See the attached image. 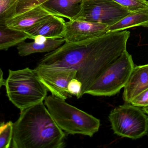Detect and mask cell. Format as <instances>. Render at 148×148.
I'll list each match as a JSON object with an SVG mask.
<instances>
[{"label": "cell", "instance_id": "603a6c76", "mask_svg": "<svg viewBox=\"0 0 148 148\" xmlns=\"http://www.w3.org/2000/svg\"><path fill=\"white\" fill-rule=\"evenodd\" d=\"M5 81V80L3 79V72L1 69L0 67V89H1V87L3 85L4 86Z\"/></svg>", "mask_w": 148, "mask_h": 148}, {"label": "cell", "instance_id": "44dd1931", "mask_svg": "<svg viewBox=\"0 0 148 148\" xmlns=\"http://www.w3.org/2000/svg\"><path fill=\"white\" fill-rule=\"evenodd\" d=\"M82 82L76 78L72 79L68 86L69 93L72 96H75L77 99L82 97Z\"/></svg>", "mask_w": 148, "mask_h": 148}, {"label": "cell", "instance_id": "8fae6325", "mask_svg": "<svg viewBox=\"0 0 148 148\" xmlns=\"http://www.w3.org/2000/svg\"><path fill=\"white\" fill-rule=\"evenodd\" d=\"M148 88V64L134 67L124 87L123 98L130 103L137 95Z\"/></svg>", "mask_w": 148, "mask_h": 148}, {"label": "cell", "instance_id": "7a4b0ae2", "mask_svg": "<svg viewBox=\"0 0 148 148\" xmlns=\"http://www.w3.org/2000/svg\"><path fill=\"white\" fill-rule=\"evenodd\" d=\"M66 133L57 125L43 102L21 111L13 123L10 147L64 148Z\"/></svg>", "mask_w": 148, "mask_h": 148}, {"label": "cell", "instance_id": "ac0fdd59", "mask_svg": "<svg viewBox=\"0 0 148 148\" xmlns=\"http://www.w3.org/2000/svg\"><path fill=\"white\" fill-rule=\"evenodd\" d=\"M13 135V123L9 121L3 123L0 129V148L10 147Z\"/></svg>", "mask_w": 148, "mask_h": 148}, {"label": "cell", "instance_id": "5bb4252c", "mask_svg": "<svg viewBox=\"0 0 148 148\" xmlns=\"http://www.w3.org/2000/svg\"><path fill=\"white\" fill-rule=\"evenodd\" d=\"M82 0H48L41 6L49 13L73 20L80 11Z\"/></svg>", "mask_w": 148, "mask_h": 148}, {"label": "cell", "instance_id": "3957f363", "mask_svg": "<svg viewBox=\"0 0 148 148\" xmlns=\"http://www.w3.org/2000/svg\"><path fill=\"white\" fill-rule=\"evenodd\" d=\"M44 101L53 120L65 133L91 137L99 130V119L69 104L66 100L51 95Z\"/></svg>", "mask_w": 148, "mask_h": 148}, {"label": "cell", "instance_id": "30bf717a", "mask_svg": "<svg viewBox=\"0 0 148 148\" xmlns=\"http://www.w3.org/2000/svg\"><path fill=\"white\" fill-rule=\"evenodd\" d=\"M66 21L60 17L51 15L26 31L30 39L36 36L49 39L63 38Z\"/></svg>", "mask_w": 148, "mask_h": 148}, {"label": "cell", "instance_id": "d4e9b609", "mask_svg": "<svg viewBox=\"0 0 148 148\" xmlns=\"http://www.w3.org/2000/svg\"></svg>", "mask_w": 148, "mask_h": 148}, {"label": "cell", "instance_id": "8992f818", "mask_svg": "<svg viewBox=\"0 0 148 148\" xmlns=\"http://www.w3.org/2000/svg\"><path fill=\"white\" fill-rule=\"evenodd\" d=\"M116 135L136 140L148 134V116L140 107L126 103L115 108L109 115Z\"/></svg>", "mask_w": 148, "mask_h": 148}, {"label": "cell", "instance_id": "277c9868", "mask_svg": "<svg viewBox=\"0 0 148 148\" xmlns=\"http://www.w3.org/2000/svg\"><path fill=\"white\" fill-rule=\"evenodd\" d=\"M4 86L9 100L21 111L43 102L48 91L34 69L29 67L9 70Z\"/></svg>", "mask_w": 148, "mask_h": 148}, {"label": "cell", "instance_id": "6da1fadb", "mask_svg": "<svg viewBox=\"0 0 148 148\" xmlns=\"http://www.w3.org/2000/svg\"><path fill=\"white\" fill-rule=\"evenodd\" d=\"M130 35L129 31L124 30L85 41L65 42L45 55L38 64L75 70L76 78L82 84V96L97 77L127 50Z\"/></svg>", "mask_w": 148, "mask_h": 148}, {"label": "cell", "instance_id": "9c48e42d", "mask_svg": "<svg viewBox=\"0 0 148 148\" xmlns=\"http://www.w3.org/2000/svg\"><path fill=\"white\" fill-rule=\"evenodd\" d=\"M108 25L77 20H69L65 23V42H77L96 38L108 33Z\"/></svg>", "mask_w": 148, "mask_h": 148}, {"label": "cell", "instance_id": "ffe728a7", "mask_svg": "<svg viewBox=\"0 0 148 148\" xmlns=\"http://www.w3.org/2000/svg\"><path fill=\"white\" fill-rule=\"evenodd\" d=\"M48 0H18L16 14L24 13Z\"/></svg>", "mask_w": 148, "mask_h": 148}, {"label": "cell", "instance_id": "2e32d148", "mask_svg": "<svg viewBox=\"0 0 148 148\" xmlns=\"http://www.w3.org/2000/svg\"><path fill=\"white\" fill-rule=\"evenodd\" d=\"M27 39H30V36L26 32L0 24V50H7Z\"/></svg>", "mask_w": 148, "mask_h": 148}, {"label": "cell", "instance_id": "5b68a950", "mask_svg": "<svg viewBox=\"0 0 148 148\" xmlns=\"http://www.w3.org/2000/svg\"><path fill=\"white\" fill-rule=\"evenodd\" d=\"M132 56L125 50L96 79L85 94L113 96L124 87L134 67Z\"/></svg>", "mask_w": 148, "mask_h": 148}, {"label": "cell", "instance_id": "7c38bea8", "mask_svg": "<svg viewBox=\"0 0 148 148\" xmlns=\"http://www.w3.org/2000/svg\"><path fill=\"white\" fill-rule=\"evenodd\" d=\"M51 15L53 14L40 5L24 13L16 14L8 20L6 25L11 28L26 32Z\"/></svg>", "mask_w": 148, "mask_h": 148}, {"label": "cell", "instance_id": "d6986e66", "mask_svg": "<svg viewBox=\"0 0 148 148\" xmlns=\"http://www.w3.org/2000/svg\"><path fill=\"white\" fill-rule=\"evenodd\" d=\"M118 4L128 9L131 11L148 8L147 0H113Z\"/></svg>", "mask_w": 148, "mask_h": 148}, {"label": "cell", "instance_id": "9a60e30c", "mask_svg": "<svg viewBox=\"0 0 148 148\" xmlns=\"http://www.w3.org/2000/svg\"><path fill=\"white\" fill-rule=\"evenodd\" d=\"M135 27L148 28V8L132 11L113 25L108 27V33L123 31Z\"/></svg>", "mask_w": 148, "mask_h": 148}, {"label": "cell", "instance_id": "ba28073f", "mask_svg": "<svg viewBox=\"0 0 148 148\" xmlns=\"http://www.w3.org/2000/svg\"><path fill=\"white\" fill-rule=\"evenodd\" d=\"M34 69L42 82L52 95L65 100L72 97V95L69 93L68 86L72 79L76 78L75 70L40 64H38Z\"/></svg>", "mask_w": 148, "mask_h": 148}, {"label": "cell", "instance_id": "e0dca14e", "mask_svg": "<svg viewBox=\"0 0 148 148\" xmlns=\"http://www.w3.org/2000/svg\"><path fill=\"white\" fill-rule=\"evenodd\" d=\"M18 0H0V24H6L16 15Z\"/></svg>", "mask_w": 148, "mask_h": 148}, {"label": "cell", "instance_id": "cb8c5ba5", "mask_svg": "<svg viewBox=\"0 0 148 148\" xmlns=\"http://www.w3.org/2000/svg\"><path fill=\"white\" fill-rule=\"evenodd\" d=\"M143 110L144 111L145 113L148 116V107H143L142 108Z\"/></svg>", "mask_w": 148, "mask_h": 148}, {"label": "cell", "instance_id": "52a82bcc", "mask_svg": "<svg viewBox=\"0 0 148 148\" xmlns=\"http://www.w3.org/2000/svg\"><path fill=\"white\" fill-rule=\"evenodd\" d=\"M131 12L113 0H82L80 11L73 19L103 23L109 27Z\"/></svg>", "mask_w": 148, "mask_h": 148}, {"label": "cell", "instance_id": "7402d4cb", "mask_svg": "<svg viewBox=\"0 0 148 148\" xmlns=\"http://www.w3.org/2000/svg\"><path fill=\"white\" fill-rule=\"evenodd\" d=\"M130 103L140 107H148V88L139 94Z\"/></svg>", "mask_w": 148, "mask_h": 148}, {"label": "cell", "instance_id": "4fadbf2b", "mask_svg": "<svg viewBox=\"0 0 148 148\" xmlns=\"http://www.w3.org/2000/svg\"><path fill=\"white\" fill-rule=\"evenodd\" d=\"M31 42H23L17 45L19 55L27 56L38 53L52 52L60 47L65 42L64 38L49 39L42 36H36Z\"/></svg>", "mask_w": 148, "mask_h": 148}]
</instances>
